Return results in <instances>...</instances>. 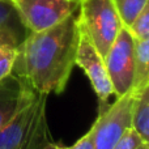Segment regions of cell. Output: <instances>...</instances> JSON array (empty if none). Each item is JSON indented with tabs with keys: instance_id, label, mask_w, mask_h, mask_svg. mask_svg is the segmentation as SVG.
I'll return each mask as SVG.
<instances>
[{
	"instance_id": "1",
	"label": "cell",
	"mask_w": 149,
	"mask_h": 149,
	"mask_svg": "<svg viewBox=\"0 0 149 149\" xmlns=\"http://www.w3.org/2000/svg\"><path fill=\"white\" fill-rule=\"evenodd\" d=\"M80 29L77 15L42 31H29L17 47L12 73L42 94L64 92L76 59Z\"/></svg>"
},
{
	"instance_id": "9",
	"label": "cell",
	"mask_w": 149,
	"mask_h": 149,
	"mask_svg": "<svg viewBox=\"0 0 149 149\" xmlns=\"http://www.w3.org/2000/svg\"><path fill=\"white\" fill-rule=\"evenodd\" d=\"M28 33L12 0H0V45L17 49Z\"/></svg>"
},
{
	"instance_id": "16",
	"label": "cell",
	"mask_w": 149,
	"mask_h": 149,
	"mask_svg": "<svg viewBox=\"0 0 149 149\" xmlns=\"http://www.w3.org/2000/svg\"><path fill=\"white\" fill-rule=\"evenodd\" d=\"M137 149H149V144H148V143H143V144L140 145Z\"/></svg>"
},
{
	"instance_id": "8",
	"label": "cell",
	"mask_w": 149,
	"mask_h": 149,
	"mask_svg": "<svg viewBox=\"0 0 149 149\" xmlns=\"http://www.w3.org/2000/svg\"><path fill=\"white\" fill-rule=\"evenodd\" d=\"M36 93L28 82L13 73L0 81V131L33 100Z\"/></svg>"
},
{
	"instance_id": "4",
	"label": "cell",
	"mask_w": 149,
	"mask_h": 149,
	"mask_svg": "<svg viewBox=\"0 0 149 149\" xmlns=\"http://www.w3.org/2000/svg\"><path fill=\"white\" fill-rule=\"evenodd\" d=\"M134 93L118 97L113 105L98 111L93 124V149H113L123 134L131 128Z\"/></svg>"
},
{
	"instance_id": "10",
	"label": "cell",
	"mask_w": 149,
	"mask_h": 149,
	"mask_svg": "<svg viewBox=\"0 0 149 149\" xmlns=\"http://www.w3.org/2000/svg\"><path fill=\"white\" fill-rule=\"evenodd\" d=\"M131 128L143 139L149 141V86L135 93L131 111Z\"/></svg>"
},
{
	"instance_id": "3",
	"label": "cell",
	"mask_w": 149,
	"mask_h": 149,
	"mask_svg": "<svg viewBox=\"0 0 149 149\" xmlns=\"http://www.w3.org/2000/svg\"><path fill=\"white\" fill-rule=\"evenodd\" d=\"M79 25L101 56L105 58L116 39L123 22L114 0H80Z\"/></svg>"
},
{
	"instance_id": "5",
	"label": "cell",
	"mask_w": 149,
	"mask_h": 149,
	"mask_svg": "<svg viewBox=\"0 0 149 149\" xmlns=\"http://www.w3.org/2000/svg\"><path fill=\"white\" fill-rule=\"evenodd\" d=\"M103 59L116 98L131 92L135 74V39L126 26L119 31Z\"/></svg>"
},
{
	"instance_id": "6",
	"label": "cell",
	"mask_w": 149,
	"mask_h": 149,
	"mask_svg": "<svg viewBox=\"0 0 149 149\" xmlns=\"http://www.w3.org/2000/svg\"><path fill=\"white\" fill-rule=\"evenodd\" d=\"M28 31H42L76 13L80 0H12Z\"/></svg>"
},
{
	"instance_id": "12",
	"label": "cell",
	"mask_w": 149,
	"mask_h": 149,
	"mask_svg": "<svg viewBox=\"0 0 149 149\" xmlns=\"http://www.w3.org/2000/svg\"><path fill=\"white\" fill-rule=\"evenodd\" d=\"M120 20L126 28H128L132 21L141 13L145 7H148V0H114Z\"/></svg>"
},
{
	"instance_id": "2",
	"label": "cell",
	"mask_w": 149,
	"mask_h": 149,
	"mask_svg": "<svg viewBox=\"0 0 149 149\" xmlns=\"http://www.w3.org/2000/svg\"><path fill=\"white\" fill-rule=\"evenodd\" d=\"M46 97L37 92L33 100L0 131V149H43L51 141Z\"/></svg>"
},
{
	"instance_id": "7",
	"label": "cell",
	"mask_w": 149,
	"mask_h": 149,
	"mask_svg": "<svg viewBox=\"0 0 149 149\" xmlns=\"http://www.w3.org/2000/svg\"><path fill=\"white\" fill-rule=\"evenodd\" d=\"M79 45H77L76 59L74 64H77L85 72L86 77L89 79L93 90L100 100V110H105L109 107V98L114 94V89L111 85L110 77H109L107 70H106L105 59L101 56L97 51L94 45L90 42L85 31L80 28Z\"/></svg>"
},
{
	"instance_id": "13",
	"label": "cell",
	"mask_w": 149,
	"mask_h": 149,
	"mask_svg": "<svg viewBox=\"0 0 149 149\" xmlns=\"http://www.w3.org/2000/svg\"><path fill=\"white\" fill-rule=\"evenodd\" d=\"M127 29L134 39L137 41L149 39V5L141 10V13L132 21V24Z\"/></svg>"
},
{
	"instance_id": "15",
	"label": "cell",
	"mask_w": 149,
	"mask_h": 149,
	"mask_svg": "<svg viewBox=\"0 0 149 149\" xmlns=\"http://www.w3.org/2000/svg\"><path fill=\"white\" fill-rule=\"evenodd\" d=\"M43 149H59L58 148V144H55V143H52V141H50L49 144L46 145Z\"/></svg>"
},
{
	"instance_id": "11",
	"label": "cell",
	"mask_w": 149,
	"mask_h": 149,
	"mask_svg": "<svg viewBox=\"0 0 149 149\" xmlns=\"http://www.w3.org/2000/svg\"><path fill=\"white\" fill-rule=\"evenodd\" d=\"M149 86V39H135V74L131 93Z\"/></svg>"
},
{
	"instance_id": "14",
	"label": "cell",
	"mask_w": 149,
	"mask_h": 149,
	"mask_svg": "<svg viewBox=\"0 0 149 149\" xmlns=\"http://www.w3.org/2000/svg\"><path fill=\"white\" fill-rule=\"evenodd\" d=\"M16 56H17V49L0 45V81L12 74Z\"/></svg>"
}]
</instances>
